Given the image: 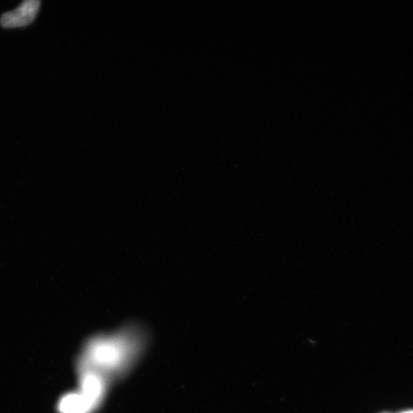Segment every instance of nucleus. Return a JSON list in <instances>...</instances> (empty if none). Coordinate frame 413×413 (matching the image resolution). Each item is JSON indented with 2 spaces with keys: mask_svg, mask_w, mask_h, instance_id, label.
<instances>
[{
  "mask_svg": "<svg viewBox=\"0 0 413 413\" xmlns=\"http://www.w3.org/2000/svg\"><path fill=\"white\" fill-rule=\"evenodd\" d=\"M102 392V383L95 373L87 372L82 380V395L89 401L93 407Z\"/></svg>",
  "mask_w": 413,
  "mask_h": 413,
  "instance_id": "7ed1b4c3",
  "label": "nucleus"
},
{
  "mask_svg": "<svg viewBox=\"0 0 413 413\" xmlns=\"http://www.w3.org/2000/svg\"><path fill=\"white\" fill-rule=\"evenodd\" d=\"M40 4L39 0H26L14 11L4 13L0 18V24L6 28L31 24L35 21Z\"/></svg>",
  "mask_w": 413,
  "mask_h": 413,
  "instance_id": "f257e3e1",
  "label": "nucleus"
},
{
  "mask_svg": "<svg viewBox=\"0 0 413 413\" xmlns=\"http://www.w3.org/2000/svg\"><path fill=\"white\" fill-rule=\"evenodd\" d=\"M403 413H413V411H408V412H403Z\"/></svg>",
  "mask_w": 413,
  "mask_h": 413,
  "instance_id": "20e7f679",
  "label": "nucleus"
},
{
  "mask_svg": "<svg viewBox=\"0 0 413 413\" xmlns=\"http://www.w3.org/2000/svg\"><path fill=\"white\" fill-rule=\"evenodd\" d=\"M92 408V403L82 393H68L58 403V410L61 413H87Z\"/></svg>",
  "mask_w": 413,
  "mask_h": 413,
  "instance_id": "f03ea898",
  "label": "nucleus"
}]
</instances>
